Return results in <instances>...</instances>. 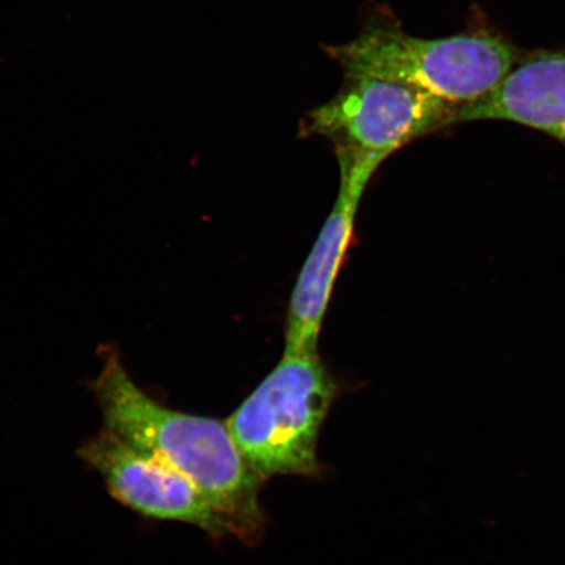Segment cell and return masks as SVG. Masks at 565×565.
Instances as JSON below:
<instances>
[{
  "label": "cell",
  "instance_id": "cell-3",
  "mask_svg": "<svg viewBox=\"0 0 565 565\" xmlns=\"http://www.w3.org/2000/svg\"><path fill=\"white\" fill-rule=\"evenodd\" d=\"M335 391L317 352H285L225 426L260 478L315 477L321 472L318 435Z\"/></svg>",
  "mask_w": 565,
  "mask_h": 565
},
{
  "label": "cell",
  "instance_id": "cell-4",
  "mask_svg": "<svg viewBox=\"0 0 565 565\" xmlns=\"http://www.w3.org/2000/svg\"><path fill=\"white\" fill-rule=\"evenodd\" d=\"M459 110L405 84L345 77L330 102L308 113L302 129L333 140L338 158L379 168L413 140L456 125Z\"/></svg>",
  "mask_w": 565,
  "mask_h": 565
},
{
  "label": "cell",
  "instance_id": "cell-2",
  "mask_svg": "<svg viewBox=\"0 0 565 565\" xmlns=\"http://www.w3.org/2000/svg\"><path fill=\"white\" fill-rule=\"evenodd\" d=\"M323 52L345 77H372L428 92L459 109L489 94L521 58L518 47L491 33L422 39L398 28L372 25Z\"/></svg>",
  "mask_w": 565,
  "mask_h": 565
},
{
  "label": "cell",
  "instance_id": "cell-1",
  "mask_svg": "<svg viewBox=\"0 0 565 565\" xmlns=\"http://www.w3.org/2000/svg\"><path fill=\"white\" fill-rule=\"evenodd\" d=\"M94 391L106 429L185 476L246 545L263 540L265 479L245 461L225 423L174 412L148 397L116 352L106 355Z\"/></svg>",
  "mask_w": 565,
  "mask_h": 565
},
{
  "label": "cell",
  "instance_id": "cell-6",
  "mask_svg": "<svg viewBox=\"0 0 565 565\" xmlns=\"http://www.w3.org/2000/svg\"><path fill=\"white\" fill-rule=\"evenodd\" d=\"M341 188L323 228L299 275L288 310L286 353L317 352L330 296L351 243L353 224L366 185L376 169L339 160Z\"/></svg>",
  "mask_w": 565,
  "mask_h": 565
},
{
  "label": "cell",
  "instance_id": "cell-7",
  "mask_svg": "<svg viewBox=\"0 0 565 565\" xmlns=\"http://www.w3.org/2000/svg\"><path fill=\"white\" fill-rule=\"evenodd\" d=\"M475 121L524 125L565 146V47L521 55L497 87L459 110L456 125Z\"/></svg>",
  "mask_w": 565,
  "mask_h": 565
},
{
  "label": "cell",
  "instance_id": "cell-5",
  "mask_svg": "<svg viewBox=\"0 0 565 565\" xmlns=\"http://www.w3.org/2000/svg\"><path fill=\"white\" fill-rule=\"evenodd\" d=\"M79 456L103 477L111 497L130 510L193 525L215 540L231 534L227 522L185 476L110 430L105 428L84 444Z\"/></svg>",
  "mask_w": 565,
  "mask_h": 565
}]
</instances>
